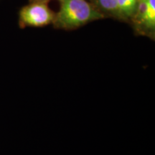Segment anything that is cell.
<instances>
[{
    "instance_id": "obj_1",
    "label": "cell",
    "mask_w": 155,
    "mask_h": 155,
    "mask_svg": "<svg viewBox=\"0 0 155 155\" xmlns=\"http://www.w3.org/2000/svg\"><path fill=\"white\" fill-rule=\"evenodd\" d=\"M60 9L55 15L53 24L55 28L75 30L105 15L86 0H60Z\"/></svg>"
},
{
    "instance_id": "obj_2",
    "label": "cell",
    "mask_w": 155,
    "mask_h": 155,
    "mask_svg": "<svg viewBox=\"0 0 155 155\" xmlns=\"http://www.w3.org/2000/svg\"><path fill=\"white\" fill-rule=\"evenodd\" d=\"M55 13L48 6V3L42 2H30L19 12V26L20 28L28 27L42 28L53 24Z\"/></svg>"
},
{
    "instance_id": "obj_3",
    "label": "cell",
    "mask_w": 155,
    "mask_h": 155,
    "mask_svg": "<svg viewBox=\"0 0 155 155\" xmlns=\"http://www.w3.org/2000/svg\"><path fill=\"white\" fill-rule=\"evenodd\" d=\"M134 30L141 35L154 39L155 0H138L137 9L131 17Z\"/></svg>"
},
{
    "instance_id": "obj_4",
    "label": "cell",
    "mask_w": 155,
    "mask_h": 155,
    "mask_svg": "<svg viewBox=\"0 0 155 155\" xmlns=\"http://www.w3.org/2000/svg\"><path fill=\"white\" fill-rule=\"evenodd\" d=\"M96 3L102 12L118 18L117 0H96Z\"/></svg>"
},
{
    "instance_id": "obj_5",
    "label": "cell",
    "mask_w": 155,
    "mask_h": 155,
    "mask_svg": "<svg viewBox=\"0 0 155 155\" xmlns=\"http://www.w3.org/2000/svg\"><path fill=\"white\" fill-rule=\"evenodd\" d=\"M128 2V7H129V13L130 19L134 15L136 9H137V3H138V0H127Z\"/></svg>"
},
{
    "instance_id": "obj_6",
    "label": "cell",
    "mask_w": 155,
    "mask_h": 155,
    "mask_svg": "<svg viewBox=\"0 0 155 155\" xmlns=\"http://www.w3.org/2000/svg\"><path fill=\"white\" fill-rule=\"evenodd\" d=\"M30 2H46L48 3L50 0H30Z\"/></svg>"
}]
</instances>
